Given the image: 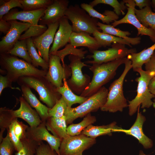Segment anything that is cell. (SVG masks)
Instances as JSON below:
<instances>
[{
	"label": "cell",
	"mask_w": 155,
	"mask_h": 155,
	"mask_svg": "<svg viewBox=\"0 0 155 155\" xmlns=\"http://www.w3.org/2000/svg\"><path fill=\"white\" fill-rule=\"evenodd\" d=\"M0 72L12 82L24 76H45L47 71L40 69L23 59L9 54H0Z\"/></svg>",
	"instance_id": "1"
},
{
	"label": "cell",
	"mask_w": 155,
	"mask_h": 155,
	"mask_svg": "<svg viewBox=\"0 0 155 155\" xmlns=\"http://www.w3.org/2000/svg\"><path fill=\"white\" fill-rule=\"evenodd\" d=\"M127 57L101 64H93L89 67L93 73L91 82L80 96L89 97L96 93L115 75L118 67L124 64Z\"/></svg>",
	"instance_id": "2"
},
{
	"label": "cell",
	"mask_w": 155,
	"mask_h": 155,
	"mask_svg": "<svg viewBox=\"0 0 155 155\" xmlns=\"http://www.w3.org/2000/svg\"><path fill=\"white\" fill-rule=\"evenodd\" d=\"M17 82L20 86L24 85L34 89L38 94L40 100L50 108H52L61 97L57 88L45 76H22Z\"/></svg>",
	"instance_id": "3"
},
{
	"label": "cell",
	"mask_w": 155,
	"mask_h": 155,
	"mask_svg": "<svg viewBox=\"0 0 155 155\" xmlns=\"http://www.w3.org/2000/svg\"><path fill=\"white\" fill-rule=\"evenodd\" d=\"M124 64L125 68L122 73L109 88L106 101L100 108L102 111L113 113L122 112L124 108L128 106L127 100L123 94V85L125 76L132 68L131 61L127 58Z\"/></svg>",
	"instance_id": "4"
},
{
	"label": "cell",
	"mask_w": 155,
	"mask_h": 155,
	"mask_svg": "<svg viewBox=\"0 0 155 155\" xmlns=\"http://www.w3.org/2000/svg\"><path fill=\"white\" fill-rule=\"evenodd\" d=\"M46 9L33 11H19L17 9L14 8L5 15L2 19L6 21L19 20L24 22L29 23L31 25L21 35L19 40L36 37L42 34L47 29L46 25L38 24Z\"/></svg>",
	"instance_id": "5"
},
{
	"label": "cell",
	"mask_w": 155,
	"mask_h": 155,
	"mask_svg": "<svg viewBox=\"0 0 155 155\" xmlns=\"http://www.w3.org/2000/svg\"><path fill=\"white\" fill-rule=\"evenodd\" d=\"M140 76L135 81L138 83L137 94L133 100L128 101L129 114L131 116L137 111L139 106L141 108H148L152 105V99L155 95L152 94L148 89V85L151 79L155 76V72L144 71L141 69H136Z\"/></svg>",
	"instance_id": "6"
},
{
	"label": "cell",
	"mask_w": 155,
	"mask_h": 155,
	"mask_svg": "<svg viewBox=\"0 0 155 155\" xmlns=\"http://www.w3.org/2000/svg\"><path fill=\"white\" fill-rule=\"evenodd\" d=\"M108 92V90L103 86L79 106L74 108L67 107L64 115L67 124L71 123L77 118L83 117L91 112L97 111L105 104Z\"/></svg>",
	"instance_id": "7"
},
{
	"label": "cell",
	"mask_w": 155,
	"mask_h": 155,
	"mask_svg": "<svg viewBox=\"0 0 155 155\" xmlns=\"http://www.w3.org/2000/svg\"><path fill=\"white\" fill-rule=\"evenodd\" d=\"M65 16L71 22L73 32L91 34L96 30H101L97 25V19L91 17L78 4L69 6Z\"/></svg>",
	"instance_id": "8"
},
{
	"label": "cell",
	"mask_w": 155,
	"mask_h": 155,
	"mask_svg": "<svg viewBox=\"0 0 155 155\" xmlns=\"http://www.w3.org/2000/svg\"><path fill=\"white\" fill-rule=\"evenodd\" d=\"M70 63L68 65L71 71L70 78L67 80L69 87L75 94L80 95L90 84L91 80L87 74H83L82 69L84 67H90L81 61L78 56L70 55Z\"/></svg>",
	"instance_id": "9"
},
{
	"label": "cell",
	"mask_w": 155,
	"mask_h": 155,
	"mask_svg": "<svg viewBox=\"0 0 155 155\" xmlns=\"http://www.w3.org/2000/svg\"><path fill=\"white\" fill-rule=\"evenodd\" d=\"M111 46V48L106 50L92 51L91 52L92 54L87 55L86 57L92 58L93 60L86 61L84 63L92 65L101 64L127 57L129 55L137 52L136 49H129L123 44L114 43Z\"/></svg>",
	"instance_id": "10"
},
{
	"label": "cell",
	"mask_w": 155,
	"mask_h": 155,
	"mask_svg": "<svg viewBox=\"0 0 155 155\" xmlns=\"http://www.w3.org/2000/svg\"><path fill=\"white\" fill-rule=\"evenodd\" d=\"M96 139L81 134L69 135L61 141L59 150L60 155H79L96 143Z\"/></svg>",
	"instance_id": "11"
},
{
	"label": "cell",
	"mask_w": 155,
	"mask_h": 155,
	"mask_svg": "<svg viewBox=\"0 0 155 155\" xmlns=\"http://www.w3.org/2000/svg\"><path fill=\"white\" fill-rule=\"evenodd\" d=\"M61 59L55 55H49V69L46 78L56 88L63 86L64 79L66 80L71 75V69L68 65H61Z\"/></svg>",
	"instance_id": "12"
},
{
	"label": "cell",
	"mask_w": 155,
	"mask_h": 155,
	"mask_svg": "<svg viewBox=\"0 0 155 155\" xmlns=\"http://www.w3.org/2000/svg\"><path fill=\"white\" fill-rule=\"evenodd\" d=\"M127 7L126 15L121 19L115 21L111 25L114 27L122 24H128L135 27L137 30V35H145L149 36L151 40L155 42V32L152 29L144 26L137 18L135 12V5L134 0H123Z\"/></svg>",
	"instance_id": "13"
},
{
	"label": "cell",
	"mask_w": 155,
	"mask_h": 155,
	"mask_svg": "<svg viewBox=\"0 0 155 155\" xmlns=\"http://www.w3.org/2000/svg\"><path fill=\"white\" fill-rule=\"evenodd\" d=\"M45 123L42 121L37 127L29 126L26 130V137L37 142H46L57 155H60L59 149L61 140L49 133Z\"/></svg>",
	"instance_id": "14"
},
{
	"label": "cell",
	"mask_w": 155,
	"mask_h": 155,
	"mask_svg": "<svg viewBox=\"0 0 155 155\" xmlns=\"http://www.w3.org/2000/svg\"><path fill=\"white\" fill-rule=\"evenodd\" d=\"M59 22L47 25L46 30L40 36L31 38L40 55L49 64L50 47L53 42Z\"/></svg>",
	"instance_id": "15"
},
{
	"label": "cell",
	"mask_w": 155,
	"mask_h": 155,
	"mask_svg": "<svg viewBox=\"0 0 155 155\" xmlns=\"http://www.w3.org/2000/svg\"><path fill=\"white\" fill-rule=\"evenodd\" d=\"M10 28L0 42V54L6 53L12 49L19 40L22 33L31 26L28 23L20 22L17 20L9 21Z\"/></svg>",
	"instance_id": "16"
},
{
	"label": "cell",
	"mask_w": 155,
	"mask_h": 155,
	"mask_svg": "<svg viewBox=\"0 0 155 155\" xmlns=\"http://www.w3.org/2000/svg\"><path fill=\"white\" fill-rule=\"evenodd\" d=\"M140 106L137 109L136 119L131 127L129 129H123L121 127L115 129L113 132H122L127 135H131L139 141L145 149L151 148L153 146L152 140L146 136L143 130V124L146 120L145 117L140 112Z\"/></svg>",
	"instance_id": "17"
},
{
	"label": "cell",
	"mask_w": 155,
	"mask_h": 155,
	"mask_svg": "<svg viewBox=\"0 0 155 155\" xmlns=\"http://www.w3.org/2000/svg\"><path fill=\"white\" fill-rule=\"evenodd\" d=\"M69 3L67 0H53L40 19L39 24L47 26L59 21L65 16Z\"/></svg>",
	"instance_id": "18"
},
{
	"label": "cell",
	"mask_w": 155,
	"mask_h": 155,
	"mask_svg": "<svg viewBox=\"0 0 155 155\" xmlns=\"http://www.w3.org/2000/svg\"><path fill=\"white\" fill-rule=\"evenodd\" d=\"M59 29L56 32L52 46L50 49L49 55H54L60 49L69 43L73 32L72 25L64 16L59 21Z\"/></svg>",
	"instance_id": "19"
},
{
	"label": "cell",
	"mask_w": 155,
	"mask_h": 155,
	"mask_svg": "<svg viewBox=\"0 0 155 155\" xmlns=\"http://www.w3.org/2000/svg\"><path fill=\"white\" fill-rule=\"evenodd\" d=\"M19 101V108L16 110H13L15 117L22 119L31 127H37L39 125L42 121L37 111L32 108L22 96L20 97Z\"/></svg>",
	"instance_id": "20"
},
{
	"label": "cell",
	"mask_w": 155,
	"mask_h": 155,
	"mask_svg": "<svg viewBox=\"0 0 155 155\" xmlns=\"http://www.w3.org/2000/svg\"><path fill=\"white\" fill-rule=\"evenodd\" d=\"M20 86L22 96L31 107L35 109L42 121L46 122L49 118L50 108L40 102L29 87L24 85Z\"/></svg>",
	"instance_id": "21"
},
{
	"label": "cell",
	"mask_w": 155,
	"mask_h": 155,
	"mask_svg": "<svg viewBox=\"0 0 155 155\" xmlns=\"http://www.w3.org/2000/svg\"><path fill=\"white\" fill-rule=\"evenodd\" d=\"M90 35L84 32H72L70 38L69 44L76 48L79 46L87 47L90 53L98 50L102 47L96 39Z\"/></svg>",
	"instance_id": "22"
},
{
	"label": "cell",
	"mask_w": 155,
	"mask_h": 155,
	"mask_svg": "<svg viewBox=\"0 0 155 155\" xmlns=\"http://www.w3.org/2000/svg\"><path fill=\"white\" fill-rule=\"evenodd\" d=\"M45 124L47 129L61 140L69 135L67 132L66 120L64 115L59 118L49 117Z\"/></svg>",
	"instance_id": "23"
},
{
	"label": "cell",
	"mask_w": 155,
	"mask_h": 155,
	"mask_svg": "<svg viewBox=\"0 0 155 155\" xmlns=\"http://www.w3.org/2000/svg\"><path fill=\"white\" fill-rule=\"evenodd\" d=\"M120 127L117 125V123L115 121L105 125L94 126L91 124L85 129L81 134L96 139L97 137L101 135H111L114 129Z\"/></svg>",
	"instance_id": "24"
},
{
	"label": "cell",
	"mask_w": 155,
	"mask_h": 155,
	"mask_svg": "<svg viewBox=\"0 0 155 155\" xmlns=\"http://www.w3.org/2000/svg\"><path fill=\"white\" fill-rule=\"evenodd\" d=\"M97 25L100 30L102 31V32L127 39L130 42L132 45L137 44L141 42L140 37H129L128 36L131 34L129 32L122 31L119 29L115 28L111 24H105L98 22Z\"/></svg>",
	"instance_id": "25"
},
{
	"label": "cell",
	"mask_w": 155,
	"mask_h": 155,
	"mask_svg": "<svg viewBox=\"0 0 155 155\" xmlns=\"http://www.w3.org/2000/svg\"><path fill=\"white\" fill-rule=\"evenodd\" d=\"M81 7L84 9L91 17L100 19L103 24H109L110 23L118 20L119 16L113 11L105 10L102 14L94 9L90 4L83 3L80 5Z\"/></svg>",
	"instance_id": "26"
},
{
	"label": "cell",
	"mask_w": 155,
	"mask_h": 155,
	"mask_svg": "<svg viewBox=\"0 0 155 155\" xmlns=\"http://www.w3.org/2000/svg\"><path fill=\"white\" fill-rule=\"evenodd\" d=\"M63 86L57 88V92L63 98L68 107H71L74 104H81L86 101L88 97H85L78 96L74 94L67 85V80H63Z\"/></svg>",
	"instance_id": "27"
},
{
	"label": "cell",
	"mask_w": 155,
	"mask_h": 155,
	"mask_svg": "<svg viewBox=\"0 0 155 155\" xmlns=\"http://www.w3.org/2000/svg\"><path fill=\"white\" fill-rule=\"evenodd\" d=\"M92 34L101 47H106L111 45L112 44L116 43L132 47L130 42L127 39L104 33L98 30L95 31Z\"/></svg>",
	"instance_id": "28"
},
{
	"label": "cell",
	"mask_w": 155,
	"mask_h": 155,
	"mask_svg": "<svg viewBox=\"0 0 155 155\" xmlns=\"http://www.w3.org/2000/svg\"><path fill=\"white\" fill-rule=\"evenodd\" d=\"M135 12L137 18L144 26L152 29L155 32V13L152 11L150 6L142 9L135 8Z\"/></svg>",
	"instance_id": "29"
},
{
	"label": "cell",
	"mask_w": 155,
	"mask_h": 155,
	"mask_svg": "<svg viewBox=\"0 0 155 155\" xmlns=\"http://www.w3.org/2000/svg\"><path fill=\"white\" fill-rule=\"evenodd\" d=\"M28 52L32 60V64L37 68L40 66L42 69L48 71L49 64L40 55L34 44L31 38L26 39Z\"/></svg>",
	"instance_id": "30"
},
{
	"label": "cell",
	"mask_w": 155,
	"mask_h": 155,
	"mask_svg": "<svg viewBox=\"0 0 155 155\" xmlns=\"http://www.w3.org/2000/svg\"><path fill=\"white\" fill-rule=\"evenodd\" d=\"M96 120V117L89 113L80 123L69 125L67 128V133L69 135L72 136L80 135L88 126L94 123Z\"/></svg>",
	"instance_id": "31"
},
{
	"label": "cell",
	"mask_w": 155,
	"mask_h": 155,
	"mask_svg": "<svg viewBox=\"0 0 155 155\" xmlns=\"http://www.w3.org/2000/svg\"><path fill=\"white\" fill-rule=\"evenodd\" d=\"M13 110L6 107L0 108V142L3 138V134L6 129H8L12 123L17 118L14 116Z\"/></svg>",
	"instance_id": "32"
},
{
	"label": "cell",
	"mask_w": 155,
	"mask_h": 155,
	"mask_svg": "<svg viewBox=\"0 0 155 155\" xmlns=\"http://www.w3.org/2000/svg\"><path fill=\"white\" fill-rule=\"evenodd\" d=\"M7 53L21 58L28 63L32 64V60L28 51L26 39L18 41L13 48Z\"/></svg>",
	"instance_id": "33"
},
{
	"label": "cell",
	"mask_w": 155,
	"mask_h": 155,
	"mask_svg": "<svg viewBox=\"0 0 155 155\" xmlns=\"http://www.w3.org/2000/svg\"><path fill=\"white\" fill-rule=\"evenodd\" d=\"M83 47L77 49L69 44H67L63 49L58 50L54 55H55L59 57L62 64H64L65 57L68 55H73L81 58L82 59L84 58L85 54L88 52L87 51H84Z\"/></svg>",
	"instance_id": "34"
},
{
	"label": "cell",
	"mask_w": 155,
	"mask_h": 155,
	"mask_svg": "<svg viewBox=\"0 0 155 155\" xmlns=\"http://www.w3.org/2000/svg\"><path fill=\"white\" fill-rule=\"evenodd\" d=\"M23 10L33 11L46 8L53 0H19Z\"/></svg>",
	"instance_id": "35"
},
{
	"label": "cell",
	"mask_w": 155,
	"mask_h": 155,
	"mask_svg": "<svg viewBox=\"0 0 155 155\" xmlns=\"http://www.w3.org/2000/svg\"><path fill=\"white\" fill-rule=\"evenodd\" d=\"M22 147L15 155H35L39 145L42 142H38L27 138L21 141Z\"/></svg>",
	"instance_id": "36"
},
{
	"label": "cell",
	"mask_w": 155,
	"mask_h": 155,
	"mask_svg": "<svg viewBox=\"0 0 155 155\" xmlns=\"http://www.w3.org/2000/svg\"><path fill=\"white\" fill-rule=\"evenodd\" d=\"M99 4L110 5L113 8V11L118 16L124 15L125 10L127 8L124 0L119 2L117 0H94L90 2L89 4L94 7Z\"/></svg>",
	"instance_id": "37"
},
{
	"label": "cell",
	"mask_w": 155,
	"mask_h": 155,
	"mask_svg": "<svg viewBox=\"0 0 155 155\" xmlns=\"http://www.w3.org/2000/svg\"><path fill=\"white\" fill-rule=\"evenodd\" d=\"M67 108V105L63 98H61L55 105L50 108L48 112L49 117L61 118L64 115Z\"/></svg>",
	"instance_id": "38"
},
{
	"label": "cell",
	"mask_w": 155,
	"mask_h": 155,
	"mask_svg": "<svg viewBox=\"0 0 155 155\" xmlns=\"http://www.w3.org/2000/svg\"><path fill=\"white\" fill-rule=\"evenodd\" d=\"M0 3V19H2L5 15L7 14L11 9L14 8L18 7L22 9L23 8L19 0H1Z\"/></svg>",
	"instance_id": "39"
},
{
	"label": "cell",
	"mask_w": 155,
	"mask_h": 155,
	"mask_svg": "<svg viewBox=\"0 0 155 155\" xmlns=\"http://www.w3.org/2000/svg\"><path fill=\"white\" fill-rule=\"evenodd\" d=\"M15 120L9 126L8 129L7 130V135L10 141L13 145L15 150L17 152H18L21 149L23 146L21 141L16 135L14 131Z\"/></svg>",
	"instance_id": "40"
},
{
	"label": "cell",
	"mask_w": 155,
	"mask_h": 155,
	"mask_svg": "<svg viewBox=\"0 0 155 155\" xmlns=\"http://www.w3.org/2000/svg\"><path fill=\"white\" fill-rule=\"evenodd\" d=\"M14 147L7 135L0 143V155H12Z\"/></svg>",
	"instance_id": "41"
},
{
	"label": "cell",
	"mask_w": 155,
	"mask_h": 155,
	"mask_svg": "<svg viewBox=\"0 0 155 155\" xmlns=\"http://www.w3.org/2000/svg\"><path fill=\"white\" fill-rule=\"evenodd\" d=\"M29 126L22 122L19 121L17 118L14 121V131L17 137L22 140L26 137V132Z\"/></svg>",
	"instance_id": "42"
},
{
	"label": "cell",
	"mask_w": 155,
	"mask_h": 155,
	"mask_svg": "<svg viewBox=\"0 0 155 155\" xmlns=\"http://www.w3.org/2000/svg\"><path fill=\"white\" fill-rule=\"evenodd\" d=\"M35 155H57L48 144L42 142L38 146Z\"/></svg>",
	"instance_id": "43"
},
{
	"label": "cell",
	"mask_w": 155,
	"mask_h": 155,
	"mask_svg": "<svg viewBox=\"0 0 155 155\" xmlns=\"http://www.w3.org/2000/svg\"><path fill=\"white\" fill-rule=\"evenodd\" d=\"M12 82L6 75H0V95L1 96L3 90L6 88H9L13 89H16L21 91L19 88L13 87L12 86Z\"/></svg>",
	"instance_id": "44"
},
{
	"label": "cell",
	"mask_w": 155,
	"mask_h": 155,
	"mask_svg": "<svg viewBox=\"0 0 155 155\" xmlns=\"http://www.w3.org/2000/svg\"><path fill=\"white\" fill-rule=\"evenodd\" d=\"M145 70L155 72V52L151 56L149 60L145 64Z\"/></svg>",
	"instance_id": "45"
},
{
	"label": "cell",
	"mask_w": 155,
	"mask_h": 155,
	"mask_svg": "<svg viewBox=\"0 0 155 155\" xmlns=\"http://www.w3.org/2000/svg\"><path fill=\"white\" fill-rule=\"evenodd\" d=\"M11 24L9 21H5L3 19H0V31L6 34L9 30Z\"/></svg>",
	"instance_id": "46"
},
{
	"label": "cell",
	"mask_w": 155,
	"mask_h": 155,
	"mask_svg": "<svg viewBox=\"0 0 155 155\" xmlns=\"http://www.w3.org/2000/svg\"><path fill=\"white\" fill-rule=\"evenodd\" d=\"M155 50V42L154 44L150 47L142 50L141 51V53L142 55L145 58L149 59L154 53Z\"/></svg>",
	"instance_id": "47"
},
{
	"label": "cell",
	"mask_w": 155,
	"mask_h": 155,
	"mask_svg": "<svg viewBox=\"0 0 155 155\" xmlns=\"http://www.w3.org/2000/svg\"><path fill=\"white\" fill-rule=\"evenodd\" d=\"M135 6H138L140 9L151 5V1L148 0H134Z\"/></svg>",
	"instance_id": "48"
},
{
	"label": "cell",
	"mask_w": 155,
	"mask_h": 155,
	"mask_svg": "<svg viewBox=\"0 0 155 155\" xmlns=\"http://www.w3.org/2000/svg\"><path fill=\"white\" fill-rule=\"evenodd\" d=\"M148 89L150 92L155 95V76L150 80L148 85Z\"/></svg>",
	"instance_id": "49"
},
{
	"label": "cell",
	"mask_w": 155,
	"mask_h": 155,
	"mask_svg": "<svg viewBox=\"0 0 155 155\" xmlns=\"http://www.w3.org/2000/svg\"><path fill=\"white\" fill-rule=\"evenodd\" d=\"M151 5L155 11V0H152L151 1Z\"/></svg>",
	"instance_id": "50"
},
{
	"label": "cell",
	"mask_w": 155,
	"mask_h": 155,
	"mask_svg": "<svg viewBox=\"0 0 155 155\" xmlns=\"http://www.w3.org/2000/svg\"><path fill=\"white\" fill-rule=\"evenodd\" d=\"M139 155H147L144 153L143 151L142 150H140L139 152Z\"/></svg>",
	"instance_id": "51"
},
{
	"label": "cell",
	"mask_w": 155,
	"mask_h": 155,
	"mask_svg": "<svg viewBox=\"0 0 155 155\" xmlns=\"http://www.w3.org/2000/svg\"><path fill=\"white\" fill-rule=\"evenodd\" d=\"M152 106L153 107L155 108V97L153 101Z\"/></svg>",
	"instance_id": "52"
},
{
	"label": "cell",
	"mask_w": 155,
	"mask_h": 155,
	"mask_svg": "<svg viewBox=\"0 0 155 155\" xmlns=\"http://www.w3.org/2000/svg\"><path fill=\"white\" fill-rule=\"evenodd\" d=\"M82 155V154H80V155Z\"/></svg>",
	"instance_id": "53"
},
{
	"label": "cell",
	"mask_w": 155,
	"mask_h": 155,
	"mask_svg": "<svg viewBox=\"0 0 155 155\" xmlns=\"http://www.w3.org/2000/svg\"><path fill=\"white\" fill-rule=\"evenodd\" d=\"M154 115H155V113Z\"/></svg>",
	"instance_id": "54"
}]
</instances>
